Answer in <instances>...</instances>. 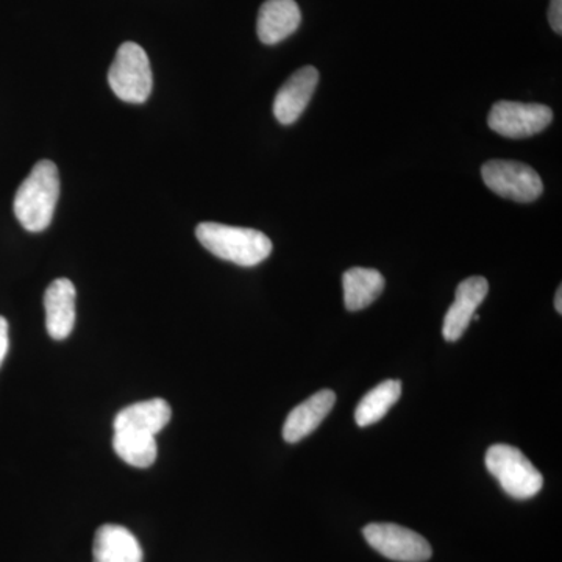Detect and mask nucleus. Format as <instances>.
I'll return each mask as SVG.
<instances>
[{
  "label": "nucleus",
  "instance_id": "15",
  "mask_svg": "<svg viewBox=\"0 0 562 562\" xmlns=\"http://www.w3.org/2000/svg\"><path fill=\"white\" fill-rule=\"evenodd\" d=\"M344 303L349 312L368 308L384 290L382 273L375 269L353 268L342 276Z\"/></svg>",
  "mask_w": 562,
  "mask_h": 562
},
{
  "label": "nucleus",
  "instance_id": "20",
  "mask_svg": "<svg viewBox=\"0 0 562 562\" xmlns=\"http://www.w3.org/2000/svg\"><path fill=\"white\" fill-rule=\"evenodd\" d=\"M554 308L562 314V288H558L557 295H554Z\"/></svg>",
  "mask_w": 562,
  "mask_h": 562
},
{
  "label": "nucleus",
  "instance_id": "18",
  "mask_svg": "<svg viewBox=\"0 0 562 562\" xmlns=\"http://www.w3.org/2000/svg\"><path fill=\"white\" fill-rule=\"evenodd\" d=\"M9 322L5 317L0 316V368H2L7 353H9Z\"/></svg>",
  "mask_w": 562,
  "mask_h": 562
},
{
  "label": "nucleus",
  "instance_id": "5",
  "mask_svg": "<svg viewBox=\"0 0 562 562\" xmlns=\"http://www.w3.org/2000/svg\"><path fill=\"white\" fill-rule=\"evenodd\" d=\"M484 183L495 194L509 201L530 203L541 198L543 183L528 165L513 160H491L483 166Z\"/></svg>",
  "mask_w": 562,
  "mask_h": 562
},
{
  "label": "nucleus",
  "instance_id": "2",
  "mask_svg": "<svg viewBox=\"0 0 562 562\" xmlns=\"http://www.w3.org/2000/svg\"><path fill=\"white\" fill-rule=\"evenodd\" d=\"M195 236L214 257L244 268L260 265L272 254L271 239L254 228L202 222L195 228Z\"/></svg>",
  "mask_w": 562,
  "mask_h": 562
},
{
  "label": "nucleus",
  "instance_id": "16",
  "mask_svg": "<svg viewBox=\"0 0 562 562\" xmlns=\"http://www.w3.org/2000/svg\"><path fill=\"white\" fill-rule=\"evenodd\" d=\"M113 449L122 461L127 462L133 468H150L157 460V441H155L154 435H147V432L114 431Z\"/></svg>",
  "mask_w": 562,
  "mask_h": 562
},
{
  "label": "nucleus",
  "instance_id": "17",
  "mask_svg": "<svg viewBox=\"0 0 562 562\" xmlns=\"http://www.w3.org/2000/svg\"><path fill=\"white\" fill-rule=\"evenodd\" d=\"M401 395L402 383L398 380H386L380 383L362 397L360 405L355 409V422L362 428L376 424L390 413Z\"/></svg>",
  "mask_w": 562,
  "mask_h": 562
},
{
  "label": "nucleus",
  "instance_id": "7",
  "mask_svg": "<svg viewBox=\"0 0 562 562\" xmlns=\"http://www.w3.org/2000/svg\"><path fill=\"white\" fill-rule=\"evenodd\" d=\"M553 121V111L541 103L502 101L492 106L487 124L505 138H528L538 135Z\"/></svg>",
  "mask_w": 562,
  "mask_h": 562
},
{
  "label": "nucleus",
  "instance_id": "13",
  "mask_svg": "<svg viewBox=\"0 0 562 562\" xmlns=\"http://www.w3.org/2000/svg\"><path fill=\"white\" fill-rule=\"evenodd\" d=\"M94 562H143V549L132 531L121 525H102L92 546Z\"/></svg>",
  "mask_w": 562,
  "mask_h": 562
},
{
  "label": "nucleus",
  "instance_id": "3",
  "mask_svg": "<svg viewBox=\"0 0 562 562\" xmlns=\"http://www.w3.org/2000/svg\"><path fill=\"white\" fill-rule=\"evenodd\" d=\"M486 468L502 490L516 501H528L542 490V473L516 447L506 443L490 447Z\"/></svg>",
  "mask_w": 562,
  "mask_h": 562
},
{
  "label": "nucleus",
  "instance_id": "10",
  "mask_svg": "<svg viewBox=\"0 0 562 562\" xmlns=\"http://www.w3.org/2000/svg\"><path fill=\"white\" fill-rule=\"evenodd\" d=\"M76 286L68 279L52 281L44 294L46 327L50 338L63 341L76 325Z\"/></svg>",
  "mask_w": 562,
  "mask_h": 562
},
{
  "label": "nucleus",
  "instance_id": "9",
  "mask_svg": "<svg viewBox=\"0 0 562 562\" xmlns=\"http://www.w3.org/2000/svg\"><path fill=\"white\" fill-rule=\"evenodd\" d=\"M319 83V72L313 66H305L292 74L277 92L273 101V114L283 125L294 124L312 101Z\"/></svg>",
  "mask_w": 562,
  "mask_h": 562
},
{
  "label": "nucleus",
  "instance_id": "19",
  "mask_svg": "<svg viewBox=\"0 0 562 562\" xmlns=\"http://www.w3.org/2000/svg\"><path fill=\"white\" fill-rule=\"evenodd\" d=\"M550 25L557 33L562 32V0H552L549 10Z\"/></svg>",
  "mask_w": 562,
  "mask_h": 562
},
{
  "label": "nucleus",
  "instance_id": "11",
  "mask_svg": "<svg viewBox=\"0 0 562 562\" xmlns=\"http://www.w3.org/2000/svg\"><path fill=\"white\" fill-rule=\"evenodd\" d=\"M301 22V9L294 0H266L258 13V38L273 46L297 31Z\"/></svg>",
  "mask_w": 562,
  "mask_h": 562
},
{
  "label": "nucleus",
  "instance_id": "6",
  "mask_svg": "<svg viewBox=\"0 0 562 562\" xmlns=\"http://www.w3.org/2000/svg\"><path fill=\"white\" fill-rule=\"evenodd\" d=\"M366 541L387 560L427 562L432 550L424 536L395 524H371L362 530Z\"/></svg>",
  "mask_w": 562,
  "mask_h": 562
},
{
  "label": "nucleus",
  "instance_id": "8",
  "mask_svg": "<svg viewBox=\"0 0 562 562\" xmlns=\"http://www.w3.org/2000/svg\"><path fill=\"white\" fill-rule=\"evenodd\" d=\"M490 292V283L484 277H471L461 281L454 294L453 305L443 317L442 335L449 342L458 341L471 325L473 314L482 305Z\"/></svg>",
  "mask_w": 562,
  "mask_h": 562
},
{
  "label": "nucleus",
  "instance_id": "1",
  "mask_svg": "<svg viewBox=\"0 0 562 562\" xmlns=\"http://www.w3.org/2000/svg\"><path fill=\"white\" fill-rule=\"evenodd\" d=\"M60 198V173L50 160L33 166L14 195V216L27 232L40 233L49 227Z\"/></svg>",
  "mask_w": 562,
  "mask_h": 562
},
{
  "label": "nucleus",
  "instance_id": "12",
  "mask_svg": "<svg viewBox=\"0 0 562 562\" xmlns=\"http://www.w3.org/2000/svg\"><path fill=\"white\" fill-rule=\"evenodd\" d=\"M336 403L335 392L322 390L306 398L301 405L295 406L286 417L283 427L284 441L290 443L301 442L306 436L312 435L314 430L324 422L325 417L331 413Z\"/></svg>",
  "mask_w": 562,
  "mask_h": 562
},
{
  "label": "nucleus",
  "instance_id": "14",
  "mask_svg": "<svg viewBox=\"0 0 562 562\" xmlns=\"http://www.w3.org/2000/svg\"><path fill=\"white\" fill-rule=\"evenodd\" d=\"M172 417V409L169 403L162 398H151V401L135 403L121 409L114 417V431L132 430L147 432V435H157Z\"/></svg>",
  "mask_w": 562,
  "mask_h": 562
},
{
  "label": "nucleus",
  "instance_id": "4",
  "mask_svg": "<svg viewBox=\"0 0 562 562\" xmlns=\"http://www.w3.org/2000/svg\"><path fill=\"white\" fill-rule=\"evenodd\" d=\"M109 83L121 101L144 103L149 99L154 76L149 57L139 44H122L109 70Z\"/></svg>",
  "mask_w": 562,
  "mask_h": 562
}]
</instances>
